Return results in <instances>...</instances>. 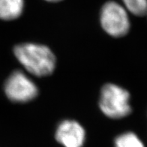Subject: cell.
I'll return each mask as SVG.
<instances>
[{"instance_id":"8992f818","label":"cell","mask_w":147,"mask_h":147,"mask_svg":"<svg viewBox=\"0 0 147 147\" xmlns=\"http://www.w3.org/2000/svg\"><path fill=\"white\" fill-rule=\"evenodd\" d=\"M25 0H0V20L11 21L23 14Z\"/></svg>"},{"instance_id":"6da1fadb","label":"cell","mask_w":147,"mask_h":147,"mask_svg":"<svg viewBox=\"0 0 147 147\" xmlns=\"http://www.w3.org/2000/svg\"><path fill=\"white\" fill-rule=\"evenodd\" d=\"M14 54L28 73L38 78L52 74L56 69V58L50 47L37 43L26 42L15 45Z\"/></svg>"},{"instance_id":"7a4b0ae2","label":"cell","mask_w":147,"mask_h":147,"mask_svg":"<svg viewBox=\"0 0 147 147\" xmlns=\"http://www.w3.org/2000/svg\"><path fill=\"white\" fill-rule=\"evenodd\" d=\"M131 95L128 90L112 83L103 86L99 97V108L105 116L113 119L125 118L131 113Z\"/></svg>"},{"instance_id":"9c48e42d","label":"cell","mask_w":147,"mask_h":147,"mask_svg":"<svg viewBox=\"0 0 147 147\" xmlns=\"http://www.w3.org/2000/svg\"><path fill=\"white\" fill-rule=\"evenodd\" d=\"M46 2H61L62 0H45Z\"/></svg>"},{"instance_id":"ba28073f","label":"cell","mask_w":147,"mask_h":147,"mask_svg":"<svg viewBox=\"0 0 147 147\" xmlns=\"http://www.w3.org/2000/svg\"><path fill=\"white\" fill-rule=\"evenodd\" d=\"M122 2L128 13L138 17L147 15V0H122Z\"/></svg>"},{"instance_id":"52a82bcc","label":"cell","mask_w":147,"mask_h":147,"mask_svg":"<svg viewBox=\"0 0 147 147\" xmlns=\"http://www.w3.org/2000/svg\"><path fill=\"white\" fill-rule=\"evenodd\" d=\"M114 147H145V145L135 133L127 131L115 138Z\"/></svg>"},{"instance_id":"3957f363","label":"cell","mask_w":147,"mask_h":147,"mask_svg":"<svg viewBox=\"0 0 147 147\" xmlns=\"http://www.w3.org/2000/svg\"><path fill=\"white\" fill-rule=\"evenodd\" d=\"M100 23L104 31L113 38L124 37L131 28L128 11L113 0L107 1L101 7Z\"/></svg>"},{"instance_id":"277c9868","label":"cell","mask_w":147,"mask_h":147,"mask_svg":"<svg viewBox=\"0 0 147 147\" xmlns=\"http://www.w3.org/2000/svg\"><path fill=\"white\" fill-rule=\"evenodd\" d=\"M4 92L11 102L25 104L36 98L39 91L36 84L26 74L16 70L6 79Z\"/></svg>"},{"instance_id":"5b68a950","label":"cell","mask_w":147,"mask_h":147,"mask_svg":"<svg viewBox=\"0 0 147 147\" xmlns=\"http://www.w3.org/2000/svg\"><path fill=\"white\" fill-rule=\"evenodd\" d=\"M55 139L63 147H83L86 140V133L78 121L65 119L56 127Z\"/></svg>"}]
</instances>
